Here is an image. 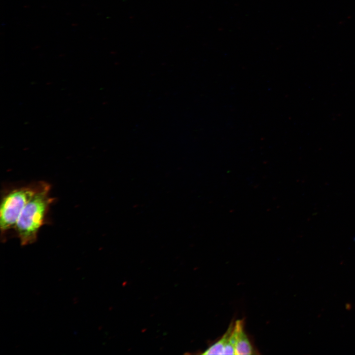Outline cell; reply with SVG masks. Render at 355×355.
Returning <instances> with one entry per match:
<instances>
[{
	"label": "cell",
	"instance_id": "obj_4",
	"mask_svg": "<svg viewBox=\"0 0 355 355\" xmlns=\"http://www.w3.org/2000/svg\"><path fill=\"white\" fill-rule=\"evenodd\" d=\"M244 320H238L234 322V338L235 355L255 354L253 347L245 331Z\"/></svg>",
	"mask_w": 355,
	"mask_h": 355
},
{
	"label": "cell",
	"instance_id": "obj_2",
	"mask_svg": "<svg viewBox=\"0 0 355 355\" xmlns=\"http://www.w3.org/2000/svg\"><path fill=\"white\" fill-rule=\"evenodd\" d=\"M41 182L36 185L13 189L2 198L0 209V228L4 233L15 227L25 206L38 189Z\"/></svg>",
	"mask_w": 355,
	"mask_h": 355
},
{
	"label": "cell",
	"instance_id": "obj_3",
	"mask_svg": "<svg viewBox=\"0 0 355 355\" xmlns=\"http://www.w3.org/2000/svg\"><path fill=\"white\" fill-rule=\"evenodd\" d=\"M234 326V322H231L222 336L208 348L202 354L235 355Z\"/></svg>",
	"mask_w": 355,
	"mask_h": 355
},
{
	"label": "cell",
	"instance_id": "obj_5",
	"mask_svg": "<svg viewBox=\"0 0 355 355\" xmlns=\"http://www.w3.org/2000/svg\"><path fill=\"white\" fill-rule=\"evenodd\" d=\"M351 308H352V306H351V305L350 304H349V303H347V304H346V309H347V310H350Z\"/></svg>",
	"mask_w": 355,
	"mask_h": 355
},
{
	"label": "cell",
	"instance_id": "obj_1",
	"mask_svg": "<svg viewBox=\"0 0 355 355\" xmlns=\"http://www.w3.org/2000/svg\"><path fill=\"white\" fill-rule=\"evenodd\" d=\"M50 189L48 183L41 182L37 190L22 210L15 227L21 246L30 245L36 241L38 230L53 202L49 196Z\"/></svg>",
	"mask_w": 355,
	"mask_h": 355
}]
</instances>
